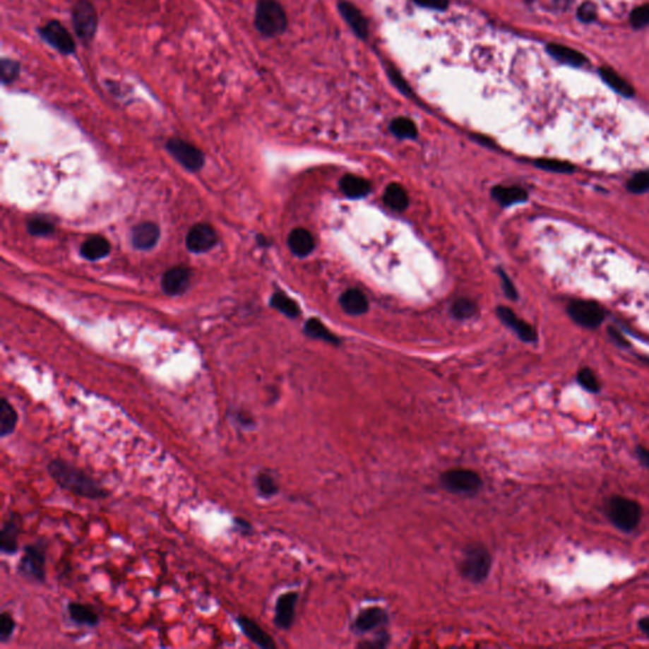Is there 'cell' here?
<instances>
[{
  "label": "cell",
  "instance_id": "obj_1",
  "mask_svg": "<svg viewBox=\"0 0 649 649\" xmlns=\"http://www.w3.org/2000/svg\"><path fill=\"white\" fill-rule=\"evenodd\" d=\"M47 472L56 484L73 495L92 500L105 499L109 495L93 477L62 459H52L47 465Z\"/></svg>",
  "mask_w": 649,
  "mask_h": 649
},
{
  "label": "cell",
  "instance_id": "obj_2",
  "mask_svg": "<svg viewBox=\"0 0 649 649\" xmlns=\"http://www.w3.org/2000/svg\"><path fill=\"white\" fill-rule=\"evenodd\" d=\"M254 25L261 36L273 38L285 33L288 18L278 0H258L255 6Z\"/></svg>",
  "mask_w": 649,
  "mask_h": 649
},
{
  "label": "cell",
  "instance_id": "obj_3",
  "mask_svg": "<svg viewBox=\"0 0 649 649\" xmlns=\"http://www.w3.org/2000/svg\"><path fill=\"white\" fill-rule=\"evenodd\" d=\"M605 513L612 525L619 530L631 532L637 529L642 520V506L637 501L624 496H612L606 501Z\"/></svg>",
  "mask_w": 649,
  "mask_h": 649
},
{
  "label": "cell",
  "instance_id": "obj_4",
  "mask_svg": "<svg viewBox=\"0 0 649 649\" xmlns=\"http://www.w3.org/2000/svg\"><path fill=\"white\" fill-rule=\"evenodd\" d=\"M492 558L489 550L481 544H470L464 550L463 558L459 564L460 573L470 582H482L487 578L491 569Z\"/></svg>",
  "mask_w": 649,
  "mask_h": 649
},
{
  "label": "cell",
  "instance_id": "obj_5",
  "mask_svg": "<svg viewBox=\"0 0 649 649\" xmlns=\"http://www.w3.org/2000/svg\"><path fill=\"white\" fill-rule=\"evenodd\" d=\"M71 22L76 37L84 44H92L100 25L98 12L93 3L89 0H78L71 11Z\"/></svg>",
  "mask_w": 649,
  "mask_h": 649
},
{
  "label": "cell",
  "instance_id": "obj_6",
  "mask_svg": "<svg viewBox=\"0 0 649 649\" xmlns=\"http://www.w3.org/2000/svg\"><path fill=\"white\" fill-rule=\"evenodd\" d=\"M20 575L32 581H44L46 578V547L42 542L25 545L23 556L18 564Z\"/></svg>",
  "mask_w": 649,
  "mask_h": 649
},
{
  "label": "cell",
  "instance_id": "obj_7",
  "mask_svg": "<svg viewBox=\"0 0 649 649\" xmlns=\"http://www.w3.org/2000/svg\"><path fill=\"white\" fill-rule=\"evenodd\" d=\"M38 35L46 44H50L54 50L57 51L61 55H74L76 51V42L74 41V37L71 36L68 28L57 19L49 20L46 25L40 27Z\"/></svg>",
  "mask_w": 649,
  "mask_h": 649
},
{
  "label": "cell",
  "instance_id": "obj_8",
  "mask_svg": "<svg viewBox=\"0 0 649 649\" xmlns=\"http://www.w3.org/2000/svg\"><path fill=\"white\" fill-rule=\"evenodd\" d=\"M569 317L581 328L595 330L605 320V311L599 303L586 299H575L567 307Z\"/></svg>",
  "mask_w": 649,
  "mask_h": 649
},
{
  "label": "cell",
  "instance_id": "obj_9",
  "mask_svg": "<svg viewBox=\"0 0 649 649\" xmlns=\"http://www.w3.org/2000/svg\"><path fill=\"white\" fill-rule=\"evenodd\" d=\"M443 487L451 494H475L482 487V480L475 470L456 468L441 475Z\"/></svg>",
  "mask_w": 649,
  "mask_h": 649
},
{
  "label": "cell",
  "instance_id": "obj_10",
  "mask_svg": "<svg viewBox=\"0 0 649 649\" xmlns=\"http://www.w3.org/2000/svg\"><path fill=\"white\" fill-rule=\"evenodd\" d=\"M167 149L175 160L179 161L191 172H197L204 165L203 153L181 138H170L167 143Z\"/></svg>",
  "mask_w": 649,
  "mask_h": 649
},
{
  "label": "cell",
  "instance_id": "obj_11",
  "mask_svg": "<svg viewBox=\"0 0 649 649\" xmlns=\"http://www.w3.org/2000/svg\"><path fill=\"white\" fill-rule=\"evenodd\" d=\"M217 239L216 231L212 226L198 223L194 225L186 235V248L194 254L206 253L216 245Z\"/></svg>",
  "mask_w": 649,
  "mask_h": 649
},
{
  "label": "cell",
  "instance_id": "obj_12",
  "mask_svg": "<svg viewBox=\"0 0 649 649\" xmlns=\"http://www.w3.org/2000/svg\"><path fill=\"white\" fill-rule=\"evenodd\" d=\"M22 530V516L18 513H9L1 525L0 532V550L3 554H16L18 552L19 532Z\"/></svg>",
  "mask_w": 649,
  "mask_h": 649
},
{
  "label": "cell",
  "instance_id": "obj_13",
  "mask_svg": "<svg viewBox=\"0 0 649 649\" xmlns=\"http://www.w3.org/2000/svg\"><path fill=\"white\" fill-rule=\"evenodd\" d=\"M497 316L501 322H504L507 328L515 331V334L518 335L521 340L525 343L537 341V333L532 325L518 317L513 309H508L506 306H500L497 307Z\"/></svg>",
  "mask_w": 649,
  "mask_h": 649
},
{
  "label": "cell",
  "instance_id": "obj_14",
  "mask_svg": "<svg viewBox=\"0 0 649 649\" xmlns=\"http://www.w3.org/2000/svg\"><path fill=\"white\" fill-rule=\"evenodd\" d=\"M191 283V272L186 266H175L169 269L161 280L162 291L169 296H177L186 291Z\"/></svg>",
  "mask_w": 649,
  "mask_h": 649
},
{
  "label": "cell",
  "instance_id": "obj_15",
  "mask_svg": "<svg viewBox=\"0 0 649 649\" xmlns=\"http://www.w3.org/2000/svg\"><path fill=\"white\" fill-rule=\"evenodd\" d=\"M297 600V593H287V594L280 595L277 600L274 623L280 629L287 631L293 624Z\"/></svg>",
  "mask_w": 649,
  "mask_h": 649
},
{
  "label": "cell",
  "instance_id": "obj_16",
  "mask_svg": "<svg viewBox=\"0 0 649 649\" xmlns=\"http://www.w3.org/2000/svg\"><path fill=\"white\" fill-rule=\"evenodd\" d=\"M236 623L242 629V633L260 648H275V643L272 637L256 621H254L253 619L248 618L245 615H239L236 618Z\"/></svg>",
  "mask_w": 649,
  "mask_h": 649
},
{
  "label": "cell",
  "instance_id": "obj_17",
  "mask_svg": "<svg viewBox=\"0 0 649 649\" xmlns=\"http://www.w3.org/2000/svg\"><path fill=\"white\" fill-rule=\"evenodd\" d=\"M160 230L153 222H143L132 230V244L138 250H150L159 242Z\"/></svg>",
  "mask_w": 649,
  "mask_h": 649
},
{
  "label": "cell",
  "instance_id": "obj_18",
  "mask_svg": "<svg viewBox=\"0 0 649 649\" xmlns=\"http://www.w3.org/2000/svg\"><path fill=\"white\" fill-rule=\"evenodd\" d=\"M339 12L358 37L367 38L369 32L368 22L357 6H352L349 1H341L339 3Z\"/></svg>",
  "mask_w": 649,
  "mask_h": 649
},
{
  "label": "cell",
  "instance_id": "obj_19",
  "mask_svg": "<svg viewBox=\"0 0 649 649\" xmlns=\"http://www.w3.org/2000/svg\"><path fill=\"white\" fill-rule=\"evenodd\" d=\"M387 619V612L382 607H368L357 617L354 626L359 633H367L383 625Z\"/></svg>",
  "mask_w": 649,
  "mask_h": 649
},
{
  "label": "cell",
  "instance_id": "obj_20",
  "mask_svg": "<svg viewBox=\"0 0 649 649\" xmlns=\"http://www.w3.org/2000/svg\"><path fill=\"white\" fill-rule=\"evenodd\" d=\"M68 614L75 624L90 626V628L100 624V615L92 606L84 605L81 602H69Z\"/></svg>",
  "mask_w": 649,
  "mask_h": 649
},
{
  "label": "cell",
  "instance_id": "obj_21",
  "mask_svg": "<svg viewBox=\"0 0 649 649\" xmlns=\"http://www.w3.org/2000/svg\"><path fill=\"white\" fill-rule=\"evenodd\" d=\"M288 245L292 253L299 258L307 256L315 249V240L311 232L304 229H296L292 231L288 237Z\"/></svg>",
  "mask_w": 649,
  "mask_h": 649
},
{
  "label": "cell",
  "instance_id": "obj_22",
  "mask_svg": "<svg viewBox=\"0 0 649 649\" xmlns=\"http://www.w3.org/2000/svg\"><path fill=\"white\" fill-rule=\"evenodd\" d=\"M340 189L347 198H362L371 192V183L358 175L347 174L341 179Z\"/></svg>",
  "mask_w": 649,
  "mask_h": 649
},
{
  "label": "cell",
  "instance_id": "obj_23",
  "mask_svg": "<svg viewBox=\"0 0 649 649\" xmlns=\"http://www.w3.org/2000/svg\"><path fill=\"white\" fill-rule=\"evenodd\" d=\"M491 194L504 207L521 203L528 199V192L518 186H497L492 189Z\"/></svg>",
  "mask_w": 649,
  "mask_h": 649
},
{
  "label": "cell",
  "instance_id": "obj_24",
  "mask_svg": "<svg viewBox=\"0 0 649 649\" xmlns=\"http://www.w3.org/2000/svg\"><path fill=\"white\" fill-rule=\"evenodd\" d=\"M340 304L347 314L352 316L363 315L369 307L367 297L359 290H349L343 293Z\"/></svg>",
  "mask_w": 649,
  "mask_h": 649
},
{
  "label": "cell",
  "instance_id": "obj_25",
  "mask_svg": "<svg viewBox=\"0 0 649 649\" xmlns=\"http://www.w3.org/2000/svg\"><path fill=\"white\" fill-rule=\"evenodd\" d=\"M81 251L85 259H103L111 253V244L102 236H92L81 245Z\"/></svg>",
  "mask_w": 649,
  "mask_h": 649
},
{
  "label": "cell",
  "instance_id": "obj_26",
  "mask_svg": "<svg viewBox=\"0 0 649 649\" xmlns=\"http://www.w3.org/2000/svg\"><path fill=\"white\" fill-rule=\"evenodd\" d=\"M18 424V412L6 397L0 401V436L6 438L12 435Z\"/></svg>",
  "mask_w": 649,
  "mask_h": 649
},
{
  "label": "cell",
  "instance_id": "obj_27",
  "mask_svg": "<svg viewBox=\"0 0 649 649\" xmlns=\"http://www.w3.org/2000/svg\"><path fill=\"white\" fill-rule=\"evenodd\" d=\"M384 203L390 207L391 210H405L408 207L410 199L406 189L398 184V183H392L387 186L383 194Z\"/></svg>",
  "mask_w": 649,
  "mask_h": 649
},
{
  "label": "cell",
  "instance_id": "obj_28",
  "mask_svg": "<svg viewBox=\"0 0 649 649\" xmlns=\"http://www.w3.org/2000/svg\"><path fill=\"white\" fill-rule=\"evenodd\" d=\"M547 50L556 60L571 66H581L586 62V57L582 55L581 52H577L562 44H548Z\"/></svg>",
  "mask_w": 649,
  "mask_h": 649
},
{
  "label": "cell",
  "instance_id": "obj_29",
  "mask_svg": "<svg viewBox=\"0 0 649 649\" xmlns=\"http://www.w3.org/2000/svg\"><path fill=\"white\" fill-rule=\"evenodd\" d=\"M304 333L311 336V338H314V339L326 341L330 344H339L340 343L339 338L335 336L318 318H311V320L306 322Z\"/></svg>",
  "mask_w": 649,
  "mask_h": 649
},
{
  "label": "cell",
  "instance_id": "obj_30",
  "mask_svg": "<svg viewBox=\"0 0 649 649\" xmlns=\"http://www.w3.org/2000/svg\"><path fill=\"white\" fill-rule=\"evenodd\" d=\"M600 74L602 76V79L609 84V87L612 88L614 90H617V92L621 94V95H624V97H631V95L634 94L633 88H631L621 76H619L612 69L602 68L600 70Z\"/></svg>",
  "mask_w": 649,
  "mask_h": 649
},
{
  "label": "cell",
  "instance_id": "obj_31",
  "mask_svg": "<svg viewBox=\"0 0 649 649\" xmlns=\"http://www.w3.org/2000/svg\"><path fill=\"white\" fill-rule=\"evenodd\" d=\"M270 304L274 309H278L279 312L285 314V316H288L291 318L297 317L299 315V312H301L297 303L294 302L292 298L288 297L285 293H282V292H277V293L273 294Z\"/></svg>",
  "mask_w": 649,
  "mask_h": 649
},
{
  "label": "cell",
  "instance_id": "obj_32",
  "mask_svg": "<svg viewBox=\"0 0 649 649\" xmlns=\"http://www.w3.org/2000/svg\"><path fill=\"white\" fill-rule=\"evenodd\" d=\"M390 130L398 138H416V124L406 117H398L391 122Z\"/></svg>",
  "mask_w": 649,
  "mask_h": 649
},
{
  "label": "cell",
  "instance_id": "obj_33",
  "mask_svg": "<svg viewBox=\"0 0 649 649\" xmlns=\"http://www.w3.org/2000/svg\"><path fill=\"white\" fill-rule=\"evenodd\" d=\"M20 74V62L8 57H3L0 61V78L3 85H9L18 79Z\"/></svg>",
  "mask_w": 649,
  "mask_h": 649
},
{
  "label": "cell",
  "instance_id": "obj_34",
  "mask_svg": "<svg viewBox=\"0 0 649 649\" xmlns=\"http://www.w3.org/2000/svg\"><path fill=\"white\" fill-rule=\"evenodd\" d=\"M535 167L550 172V173L571 174L575 172V167L568 161L556 160V159H539L534 162Z\"/></svg>",
  "mask_w": 649,
  "mask_h": 649
},
{
  "label": "cell",
  "instance_id": "obj_35",
  "mask_svg": "<svg viewBox=\"0 0 649 649\" xmlns=\"http://www.w3.org/2000/svg\"><path fill=\"white\" fill-rule=\"evenodd\" d=\"M255 486H256L259 495L263 496V497H272V496L278 494V484L275 482V480L273 478L272 475H269L266 472H261L256 476Z\"/></svg>",
  "mask_w": 649,
  "mask_h": 649
},
{
  "label": "cell",
  "instance_id": "obj_36",
  "mask_svg": "<svg viewBox=\"0 0 649 649\" xmlns=\"http://www.w3.org/2000/svg\"><path fill=\"white\" fill-rule=\"evenodd\" d=\"M477 312L476 303L470 298H458L451 306V314L459 320H465L475 316Z\"/></svg>",
  "mask_w": 649,
  "mask_h": 649
},
{
  "label": "cell",
  "instance_id": "obj_37",
  "mask_svg": "<svg viewBox=\"0 0 649 649\" xmlns=\"http://www.w3.org/2000/svg\"><path fill=\"white\" fill-rule=\"evenodd\" d=\"M577 382L580 383L583 390L591 393H597L601 390L599 379L596 377L595 371L591 368H582L577 373Z\"/></svg>",
  "mask_w": 649,
  "mask_h": 649
},
{
  "label": "cell",
  "instance_id": "obj_38",
  "mask_svg": "<svg viewBox=\"0 0 649 649\" xmlns=\"http://www.w3.org/2000/svg\"><path fill=\"white\" fill-rule=\"evenodd\" d=\"M626 189L633 194L649 192V170L638 172L626 183Z\"/></svg>",
  "mask_w": 649,
  "mask_h": 649
},
{
  "label": "cell",
  "instance_id": "obj_39",
  "mask_svg": "<svg viewBox=\"0 0 649 649\" xmlns=\"http://www.w3.org/2000/svg\"><path fill=\"white\" fill-rule=\"evenodd\" d=\"M16 631V620L12 617V614L8 612H3L0 614V642L6 643L11 638L13 633Z\"/></svg>",
  "mask_w": 649,
  "mask_h": 649
},
{
  "label": "cell",
  "instance_id": "obj_40",
  "mask_svg": "<svg viewBox=\"0 0 649 649\" xmlns=\"http://www.w3.org/2000/svg\"><path fill=\"white\" fill-rule=\"evenodd\" d=\"M54 225L44 218H35L28 222V231L35 236L50 235L54 232Z\"/></svg>",
  "mask_w": 649,
  "mask_h": 649
},
{
  "label": "cell",
  "instance_id": "obj_41",
  "mask_svg": "<svg viewBox=\"0 0 649 649\" xmlns=\"http://www.w3.org/2000/svg\"><path fill=\"white\" fill-rule=\"evenodd\" d=\"M631 25L634 28H644L649 25V6L636 8L631 14Z\"/></svg>",
  "mask_w": 649,
  "mask_h": 649
},
{
  "label": "cell",
  "instance_id": "obj_42",
  "mask_svg": "<svg viewBox=\"0 0 649 649\" xmlns=\"http://www.w3.org/2000/svg\"><path fill=\"white\" fill-rule=\"evenodd\" d=\"M597 16V12H596V6L593 4V3H583L580 9H578V18L581 19L582 22H593Z\"/></svg>",
  "mask_w": 649,
  "mask_h": 649
},
{
  "label": "cell",
  "instance_id": "obj_43",
  "mask_svg": "<svg viewBox=\"0 0 649 649\" xmlns=\"http://www.w3.org/2000/svg\"><path fill=\"white\" fill-rule=\"evenodd\" d=\"M500 277H501V283H502V290L505 292L507 297L511 298V299H516L518 298V291L515 288L511 279L508 278L506 273L504 270H500Z\"/></svg>",
  "mask_w": 649,
  "mask_h": 649
},
{
  "label": "cell",
  "instance_id": "obj_44",
  "mask_svg": "<svg viewBox=\"0 0 649 649\" xmlns=\"http://www.w3.org/2000/svg\"><path fill=\"white\" fill-rule=\"evenodd\" d=\"M417 6L434 9V11H446L449 1L448 0H414Z\"/></svg>",
  "mask_w": 649,
  "mask_h": 649
},
{
  "label": "cell",
  "instance_id": "obj_45",
  "mask_svg": "<svg viewBox=\"0 0 649 649\" xmlns=\"http://www.w3.org/2000/svg\"><path fill=\"white\" fill-rule=\"evenodd\" d=\"M388 75H390L391 81H392V83H393V84H395V85H396V87L398 88L400 90H401L402 93L408 94V92H410V88H408L407 84H406L405 79L402 78L401 75L397 73L395 69H388Z\"/></svg>",
  "mask_w": 649,
  "mask_h": 649
},
{
  "label": "cell",
  "instance_id": "obj_46",
  "mask_svg": "<svg viewBox=\"0 0 649 649\" xmlns=\"http://www.w3.org/2000/svg\"><path fill=\"white\" fill-rule=\"evenodd\" d=\"M636 456H637L639 463L642 464L645 468H649V449L644 446H636Z\"/></svg>",
  "mask_w": 649,
  "mask_h": 649
},
{
  "label": "cell",
  "instance_id": "obj_47",
  "mask_svg": "<svg viewBox=\"0 0 649 649\" xmlns=\"http://www.w3.org/2000/svg\"><path fill=\"white\" fill-rule=\"evenodd\" d=\"M609 335L612 336V340L615 341L618 344L619 347H629V343L626 341L624 336L621 335V333L617 330V328H609Z\"/></svg>",
  "mask_w": 649,
  "mask_h": 649
},
{
  "label": "cell",
  "instance_id": "obj_48",
  "mask_svg": "<svg viewBox=\"0 0 649 649\" xmlns=\"http://www.w3.org/2000/svg\"><path fill=\"white\" fill-rule=\"evenodd\" d=\"M235 525L237 529H240L242 532H251L253 528L249 524L246 520L240 519V518H236L235 519Z\"/></svg>",
  "mask_w": 649,
  "mask_h": 649
},
{
  "label": "cell",
  "instance_id": "obj_49",
  "mask_svg": "<svg viewBox=\"0 0 649 649\" xmlns=\"http://www.w3.org/2000/svg\"><path fill=\"white\" fill-rule=\"evenodd\" d=\"M638 628H639V631L643 633L645 637L649 638V617L641 619V620L638 621Z\"/></svg>",
  "mask_w": 649,
  "mask_h": 649
}]
</instances>
